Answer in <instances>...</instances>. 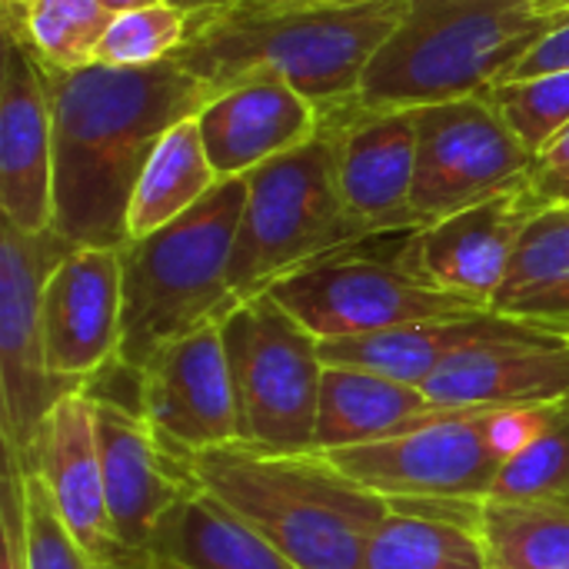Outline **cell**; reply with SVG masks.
Segmentation results:
<instances>
[{
    "mask_svg": "<svg viewBox=\"0 0 569 569\" xmlns=\"http://www.w3.org/2000/svg\"><path fill=\"white\" fill-rule=\"evenodd\" d=\"M140 413L187 460L240 440L220 323L167 343L140 370Z\"/></svg>",
    "mask_w": 569,
    "mask_h": 569,
    "instance_id": "4fadbf2b",
    "label": "cell"
},
{
    "mask_svg": "<svg viewBox=\"0 0 569 569\" xmlns=\"http://www.w3.org/2000/svg\"><path fill=\"white\" fill-rule=\"evenodd\" d=\"M0 569H27L23 463L10 453H3L0 477Z\"/></svg>",
    "mask_w": 569,
    "mask_h": 569,
    "instance_id": "d6a6232c",
    "label": "cell"
},
{
    "mask_svg": "<svg viewBox=\"0 0 569 569\" xmlns=\"http://www.w3.org/2000/svg\"><path fill=\"white\" fill-rule=\"evenodd\" d=\"M43 77L53 107V230L73 247L120 250L150 153L217 90L177 60L43 67Z\"/></svg>",
    "mask_w": 569,
    "mask_h": 569,
    "instance_id": "6da1fadb",
    "label": "cell"
},
{
    "mask_svg": "<svg viewBox=\"0 0 569 569\" xmlns=\"http://www.w3.org/2000/svg\"><path fill=\"white\" fill-rule=\"evenodd\" d=\"M217 183H220V177L207 157L197 117L177 123L157 143V150L150 153V160L137 180V190L130 200V217H127L130 240L150 237L160 227L173 223L190 207H197Z\"/></svg>",
    "mask_w": 569,
    "mask_h": 569,
    "instance_id": "484cf974",
    "label": "cell"
},
{
    "mask_svg": "<svg viewBox=\"0 0 569 569\" xmlns=\"http://www.w3.org/2000/svg\"><path fill=\"white\" fill-rule=\"evenodd\" d=\"M3 3H30V0H3Z\"/></svg>",
    "mask_w": 569,
    "mask_h": 569,
    "instance_id": "60d3db41",
    "label": "cell"
},
{
    "mask_svg": "<svg viewBox=\"0 0 569 569\" xmlns=\"http://www.w3.org/2000/svg\"><path fill=\"white\" fill-rule=\"evenodd\" d=\"M23 467L43 480L60 520L83 547V553L97 567H117L120 547L107 507L97 417H93V400L83 387L67 393L50 410L33 443V453Z\"/></svg>",
    "mask_w": 569,
    "mask_h": 569,
    "instance_id": "ac0fdd59",
    "label": "cell"
},
{
    "mask_svg": "<svg viewBox=\"0 0 569 569\" xmlns=\"http://www.w3.org/2000/svg\"><path fill=\"white\" fill-rule=\"evenodd\" d=\"M23 510H27V569H103L73 540L60 520L50 490L23 467Z\"/></svg>",
    "mask_w": 569,
    "mask_h": 569,
    "instance_id": "1f68e13d",
    "label": "cell"
},
{
    "mask_svg": "<svg viewBox=\"0 0 569 569\" xmlns=\"http://www.w3.org/2000/svg\"><path fill=\"white\" fill-rule=\"evenodd\" d=\"M480 540L493 569H569V497L483 500Z\"/></svg>",
    "mask_w": 569,
    "mask_h": 569,
    "instance_id": "4316f807",
    "label": "cell"
},
{
    "mask_svg": "<svg viewBox=\"0 0 569 569\" xmlns=\"http://www.w3.org/2000/svg\"><path fill=\"white\" fill-rule=\"evenodd\" d=\"M487 100L503 113L517 137L540 153L560 130L569 127V70L530 80H503L487 90Z\"/></svg>",
    "mask_w": 569,
    "mask_h": 569,
    "instance_id": "4dcf8cb0",
    "label": "cell"
},
{
    "mask_svg": "<svg viewBox=\"0 0 569 569\" xmlns=\"http://www.w3.org/2000/svg\"><path fill=\"white\" fill-rule=\"evenodd\" d=\"M123 263L110 247H73L43 287L47 367L57 380L83 387L120 350Z\"/></svg>",
    "mask_w": 569,
    "mask_h": 569,
    "instance_id": "e0dca14e",
    "label": "cell"
},
{
    "mask_svg": "<svg viewBox=\"0 0 569 569\" xmlns=\"http://www.w3.org/2000/svg\"><path fill=\"white\" fill-rule=\"evenodd\" d=\"M110 13H130V10H143V7H157L167 0H100Z\"/></svg>",
    "mask_w": 569,
    "mask_h": 569,
    "instance_id": "8d00e7d4",
    "label": "cell"
},
{
    "mask_svg": "<svg viewBox=\"0 0 569 569\" xmlns=\"http://www.w3.org/2000/svg\"><path fill=\"white\" fill-rule=\"evenodd\" d=\"M360 247L297 270L270 293L320 340L367 337L427 320L487 313V307L420 280L400 263L397 253L377 257Z\"/></svg>",
    "mask_w": 569,
    "mask_h": 569,
    "instance_id": "9c48e42d",
    "label": "cell"
},
{
    "mask_svg": "<svg viewBox=\"0 0 569 569\" xmlns=\"http://www.w3.org/2000/svg\"><path fill=\"white\" fill-rule=\"evenodd\" d=\"M537 153L487 100L457 97L417 107V230L533 180Z\"/></svg>",
    "mask_w": 569,
    "mask_h": 569,
    "instance_id": "30bf717a",
    "label": "cell"
},
{
    "mask_svg": "<svg viewBox=\"0 0 569 569\" xmlns=\"http://www.w3.org/2000/svg\"><path fill=\"white\" fill-rule=\"evenodd\" d=\"M569 497V400L550 403L540 437L507 460L487 500H567Z\"/></svg>",
    "mask_w": 569,
    "mask_h": 569,
    "instance_id": "f1b7e54d",
    "label": "cell"
},
{
    "mask_svg": "<svg viewBox=\"0 0 569 569\" xmlns=\"http://www.w3.org/2000/svg\"><path fill=\"white\" fill-rule=\"evenodd\" d=\"M197 483L300 569H363L390 500L357 483L330 453L230 443L193 457Z\"/></svg>",
    "mask_w": 569,
    "mask_h": 569,
    "instance_id": "3957f363",
    "label": "cell"
},
{
    "mask_svg": "<svg viewBox=\"0 0 569 569\" xmlns=\"http://www.w3.org/2000/svg\"><path fill=\"white\" fill-rule=\"evenodd\" d=\"M187 30H190V13L173 3L117 13L107 37L97 47V63L107 67L163 63L187 43Z\"/></svg>",
    "mask_w": 569,
    "mask_h": 569,
    "instance_id": "f546056e",
    "label": "cell"
},
{
    "mask_svg": "<svg viewBox=\"0 0 569 569\" xmlns=\"http://www.w3.org/2000/svg\"><path fill=\"white\" fill-rule=\"evenodd\" d=\"M220 330L237 400V443L280 453L313 450L327 370L320 337L273 293L243 300Z\"/></svg>",
    "mask_w": 569,
    "mask_h": 569,
    "instance_id": "52a82bcc",
    "label": "cell"
},
{
    "mask_svg": "<svg viewBox=\"0 0 569 569\" xmlns=\"http://www.w3.org/2000/svg\"><path fill=\"white\" fill-rule=\"evenodd\" d=\"M543 333H550V337H557V340H563L569 343V320H560V323H550V327H540Z\"/></svg>",
    "mask_w": 569,
    "mask_h": 569,
    "instance_id": "f35d334b",
    "label": "cell"
},
{
    "mask_svg": "<svg viewBox=\"0 0 569 569\" xmlns=\"http://www.w3.org/2000/svg\"><path fill=\"white\" fill-rule=\"evenodd\" d=\"M543 210L547 203L533 183H523L457 210L430 227L403 233L397 257L420 280L490 310V300L507 280L523 230Z\"/></svg>",
    "mask_w": 569,
    "mask_h": 569,
    "instance_id": "7c38bea8",
    "label": "cell"
},
{
    "mask_svg": "<svg viewBox=\"0 0 569 569\" xmlns=\"http://www.w3.org/2000/svg\"><path fill=\"white\" fill-rule=\"evenodd\" d=\"M567 3H569V0H567Z\"/></svg>",
    "mask_w": 569,
    "mask_h": 569,
    "instance_id": "b9f144b4",
    "label": "cell"
},
{
    "mask_svg": "<svg viewBox=\"0 0 569 569\" xmlns=\"http://www.w3.org/2000/svg\"><path fill=\"white\" fill-rule=\"evenodd\" d=\"M563 23L567 0H410L407 20L373 57L357 103L410 110L487 93Z\"/></svg>",
    "mask_w": 569,
    "mask_h": 569,
    "instance_id": "277c9868",
    "label": "cell"
},
{
    "mask_svg": "<svg viewBox=\"0 0 569 569\" xmlns=\"http://www.w3.org/2000/svg\"><path fill=\"white\" fill-rule=\"evenodd\" d=\"M73 250L57 230L23 233L0 223V437L3 453L30 460L50 410L73 390L47 367L43 287Z\"/></svg>",
    "mask_w": 569,
    "mask_h": 569,
    "instance_id": "ba28073f",
    "label": "cell"
},
{
    "mask_svg": "<svg viewBox=\"0 0 569 569\" xmlns=\"http://www.w3.org/2000/svg\"><path fill=\"white\" fill-rule=\"evenodd\" d=\"M497 410H450L383 443L330 453L357 483L387 500L483 503L503 460L490 443Z\"/></svg>",
    "mask_w": 569,
    "mask_h": 569,
    "instance_id": "8fae6325",
    "label": "cell"
},
{
    "mask_svg": "<svg viewBox=\"0 0 569 569\" xmlns=\"http://www.w3.org/2000/svg\"><path fill=\"white\" fill-rule=\"evenodd\" d=\"M247 3H303V0H247Z\"/></svg>",
    "mask_w": 569,
    "mask_h": 569,
    "instance_id": "ab89813d",
    "label": "cell"
},
{
    "mask_svg": "<svg viewBox=\"0 0 569 569\" xmlns=\"http://www.w3.org/2000/svg\"><path fill=\"white\" fill-rule=\"evenodd\" d=\"M550 337L530 323L507 320L497 313H473L453 320H427L367 337L320 340L323 363L330 367H357L370 370L410 387H423L443 363L453 357L483 347V343H510V340H537Z\"/></svg>",
    "mask_w": 569,
    "mask_h": 569,
    "instance_id": "44dd1931",
    "label": "cell"
},
{
    "mask_svg": "<svg viewBox=\"0 0 569 569\" xmlns=\"http://www.w3.org/2000/svg\"><path fill=\"white\" fill-rule=\"evenodd\" d=\"M0 213L23 233L53 230V107L40 60L3 27Z\"/></svg>",
    "mask_w": 569,
    "mask_h": 569,
    "instance_id": "2e32d148",
    "label": "cell"
},
{
    "mask_svg": "<svg viewBox=\"0 0 569 569\" xmlns=\"http://www.w3.org/2000/svg\"><path fill=\"white\" fill-rule=\"evenodd\" d=\"M440 410H513L569 400V343L557 337L473 347L420 387Z\"/></svg>",
    "mask_w": 569,
    "mask_h": 569,
    "instance_id": "ffe728a7",
    "label": "cell"
},
{
    "mask_svg": "<svg viewBox=\"0 0 569 569\" xmlns=\"http://www.w3.org/2000/svg\"><path fill=\"white\" fill-rule=\"evenodd\" d=\"M117 569H300L203 487L190 490Z\"/></svg>",
    "mask_w": 569,
    "mask_h": 569,
    "instance_id": "7402d4cb",
    "label": "cell"
},
{
    "mask_svg": "<svg viewBox=\"0 0 569 569\" xmlns=\"http://www.w3.org/2000/svg\"><path fill=\"white\" fill-rule=\"evenodd\" d=\"M90 400L97 417V443L113 537L120 547V567L127 557L147 547L157 523L200 483L193 473V460L177 453L143 420L140 410L103 397Z\"/></svg>",
    "mask_w": 569,
    "mask_h": 569,
    "instance_id": "5bb4252c",
    "label": "cell"
},
{
    "mask_svg": "<svg viewBox=\"0 0 569 569\" xmlns=\"http://www.w3.org/2000/svg\"><path fill=\"white\" fill-rule=\"evenodd\" d=\"M490 313L537 330L569 320V203L547 207L523 230Z\"/></svg>",
    "mask_w": 569,
    "mask_h": 569,
    "instance_id": "d4e9b609",
    "label": "cell"
},
{
    "mask_svg": "<svg viewBox=\"0 0 569 569\" xmlns=\"http://www.w3.org/2000/svg\"><path fill=\"white\" fill-rule=\"evenodd\" d=\"M337 137V173L350 213L380 240L417 230V107L363 110L357 100L320 110Z\"/></svg>",
    "mask_w": 569,
    "mask_h": 569,
    "instance_id": "9a60e30c",
    "label": "cell"
},
{
    "mask_svg": "<svg viewBox=\"0 0 569 569\" xmlns=\"http://www.w3.org/2000/svg\"><path fill=\"white\" fill-rule=\"evenodd\" d=\"M407 13L410 0H237L190 13L187 43L170 60L217 93L250 70H270L327 110L357 100L373 57Z\"/></svg>",
    "mask_w": 569,
    "mask_h": 569,
    "instance_id": "7a4b0ae2",
    "label": "cell"
},
{
    "mask_svg": "<svg viewBox=\"0 0 569 569\" xmlns=\"http://www.w3.org/2000/svg\"><path fill=\"white\" fill-rule=\"evenodd\" d=\"M117 13L100 0H30L3 3V27L20 33L43 67L77 70L97 63V47Z\"/></svg>",
    "mask_w": 569,
    "mask_h": 569,
    "instance_id": "83f0119b",
    "label": "cell"
},
{
    "mask_svg": "<svg viewBox=\"0 0 569 569\" xmlns=\"http://www.w3.org/2000/svg\"><path fill=\"white\" fill-rule=\"evenodd\" d=\"M247 207V177L220 180L197 207L120 247L123 333L117 363L143 370L167 343L223 323L237 307L230 260Z\"/></svg>",
    "mask_w": 569,
    "mask_h": 569,
    "instance_id": "5b68a950",
    "label": "cell"
},
{
    "mask_svg": "<svg viewBox=\"0 0 569 569\" xmlns=\"http://www.w3.org/2000/svg\"><path fill=\"white\" fill-rule=\"evenodd\" d=\"M320 107L270 70H250L200 113L197 127L220 180L247 177L320 133Z\"/></svg>",
    "mask_w": 569,
    "mask_h": 569,
    "instance_id": "d6986e66",
    "label": "cell"
},
{
    "mask_svg": "<svg viewBox=\"0 0 569 569\" xmlns=\"http://www.w3.org/2000/svg\"><path fill=\"white\" fill-rule=\"evenodd\" d=\"M550 407H513V410H497L490 417V443L497 457L507 463L517 453H523L543 430Z\"/></svg>",
    "mask_w": 569,
    "mask_h": 569,
    "instance_id": "836d02e7",
    "label": "cell"
},
{
    "mask_svg": "<svg viewBox=\"0 0 569 569\" xmlns=\"http://www.w3.org/2000/svg\"><path fill=\"white\" fill-rule=\"evenodd\" d=\"M443 413L450 410H440L420 387L370 370L327 363L320 383L313 450L337 453L383 443L423 423H433Z\"/></svg>",
    "mask_w": 569,
    "mask_h": 569,
    "instance_id": "603a6c76",
    "label": "cell"
},
{
    "mask_svg": "<svg viewBox=\"0 0 569 569\" xmlns=\"http://www.w3.org/2000/svg\"><path fill=\"white\" fill-rule=\"evenodd\" d=\"M187 13H203V10H217V7H227V3H237V0H167Z\"/></svg>",
    "mask_w": 569,
    "mask_h": 569,
    "instance_id": "74e56055",
    "label": "cell"
},
{
    "mask_svg": "<svg viewBox=\"0 0 569 569\" xmlns=\"http://www.w3.org/2000/svg\"><path fill=\"white\" fill-rule=\"evenodd\" d=\"M569 70V23L557 27L553 33H547L517 67L507 80H530V77H543V73H560Z\"/></svg>",
    "mask_w": 569,
    "mask_h": 569,
    "instance_id": "d590c367",
    "label": "cell"
},
{
    "mask_svg": "<svg viewBox=\"0 0 569 569\" xmlns=\"http://www.w3.org/2000/svg\"><path fill=\"white\" fill-rule=\"evenodd\" d=\"M533 190L547 207H563L569 203V127L560 130L540 153L533 167Z\"/></svg>",
    "mask_w": 569,
    "mask_h": 569,
    "instance_id": "e575fe53",
    "label": "cell"
},
{
    "mask_svg": "<svg viewBox=\"0 0 569 569\" xmlns=\"http://www.w3.org/2000/svg\"><path fill=\"white\" fill-rule=\"evenodd\" d=\"M377 240L347 207L337 173V137L320 133L247 173V207L240 217L230 290L237 300L270 293L297 270L333 253Z\"/></svg>",
    "mask_w": 569,
    "mask_h": 569,
    "instance_id": "8992f818",
    "label": "cell"
},
{
    "mask_svg": "<svg viewBox=\"0 0 569 569\" xmlns=\"http://www.w3.org/2000/svg\"><path fill=\"white\" fill-rule=\"evenodd\" d=\"M363 569H493L480 540V503L390 500Z\"/></svg>",
    "mask_w": 569,
    "mask_h": 569,
    "instance_id": "cb8c5ba5",
    "label": "cell"
}]
</instances>
